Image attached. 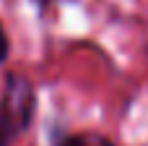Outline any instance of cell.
<instances>
[{
	"instance_id": "cell-1",
	"label": "cell",
	"mask_w": 148,
	"mask_h": 146,
	"mask_svg": "<svg viewBox=\"0 0 148 146\" xmlns=\"http://www.w3.org/2000/svg\"><path fill=\"white\" fill-rule=\"evenodd\" d=\"M36 86L21 71H8L0 94V146H13L34 123Z\"/></svg>"
},
{
	"instance_id": "cell-2",
	"label": "cell",
	"mask_w": 148,
	"mask_h": 146,
	"mask_svg": "<svg viewBox=\"0 0 148 146\" xmlns=\"http://www.w3.org/2000/svg\"><path fill=\"white\" fill-rule=\"evenodd\" d=\"M49 146H120V144H114L109 136L96 133V131H78V133L60 131V133L52 136Z\"/></svg>"
},
{
	"instance_id": "cell-3",
	"label": "cell",
	"mask_w": 148,
	"mask_h": 146,
	"mask_svg": "<svg viewBox=\"0 0 148 146\" xmlns=\"http://www.w3.org/2000/svg\"><path fill=\"white\" fill-rule=\"evenodd\" d=\"M8 57H10V39H8V31L0 21V63H8Z\"/></svg>"
},
{
	"instance_id": "cell-4",
	"label": "cell",
	"mask_w": 148,
	"mask_h": 146,
	"mask_svg": "<svg viewBox=\"0 0 148 146\" xmlns=\"http://www.w3.org/2000/svg\"><path fill=\"white\" fill-rule=\"evenodd\" d=\"M31 3H34V5H36V10H39V13L44 16V10H47V5H49V3H55V0H31Z\"/></svg>"
}]
</instances>
